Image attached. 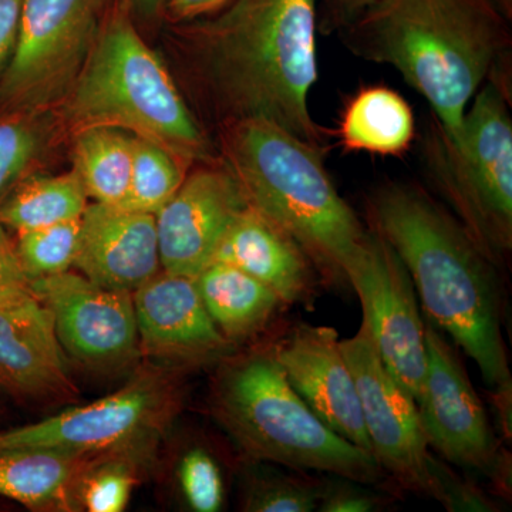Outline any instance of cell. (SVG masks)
Instances as JSON below:
<instances>
[{
	"label": "cell",
	"mask_w": 512,
	"mask_h": 512,
	"mask_svg": "<svg viewBox=\"0 0 512 512\" xmlns=\"http://www.w3.org/2000/svg\"><path fill=\"white\" fill-rule=\"evenodd\" d=\"M319 0H231L180 36L202 100L221 127L261 119L326 151L309 111L318 82Z\"/></svg>",
	"instance_id": "1"
},
{
	"label": "cell",
	"mask_w": 512,
	"mask_h": 512,
	"mask_svg": "<svg viewBox=\"0 0 512 512\" xmlns=\"http://www.w3.org/2000/svg\"><path fill=\"white\" fill-rule=\"evenodd\" d=\"M369 220L409 271L427 322L477 363L490 397L512 396L498 266L453 212L416 185L380 188Z\"/></svg>",
	"instance_id": "2"
},
{
	"label": "cell",
	"mask_w": 512,
	"mask_h": 512,
	"mask_svg": "<svg viewBox=\"0 0 512 512\" xmlns=\"http://www.w3.org/2000/svg\"><path fill=\"white\" fill-rule=\"evenodd\" d=\"M507 18L497 0H376L345 26L346 45L394 67L453 133L510 46Z\"/></svg>",
	"instance_id": "3"
},
{
	"label": "cell",
	"mask_w": 512,
	"mask_h": 512,
	"mask_svg": "<svg viewBox=\"0 0 512 512\" xmlns=\"http://www.w3.org/2000/svg\"><path fill=\"white\" fill-rule=\"evenodd\" d=\"M221 128L222 163L249 207L295 239L322 284L350 288L346 266L367 231L326 173L325 151L271 121Z\"/></svg>",
	"instance_id": "4"
},
{
	"label": "cell",
	"mask_w": 512,
	"mask_h": 512,
	"mask_svg": "<svg viewBox=\"0 0 512 512\" xmlns=\"http://www.w3.org/2000/svg\"><path fill=\"white\" fill-rule=\"evenodd\" d=\"M217 365L211 413L249 461L396 490L372 454L330 430L303 402L276 360L272 340L235 350Z\"/></svg>",
	"instance_id": "5"
},
{
	"label": "cell",
	"mask_w": 512,
	"mask_h": 512,
	"mask_svg": "<svg viewBox=\"0 0 512 512\" xmlns=\"http://www.w3.org/2000/svg\"><path fill=\"white\" fill-rule=\"evenodd\" d=\"M57 113L69 137L84 128L113 127L146 138L188 165L214 161L197 117L119 2Z\"/></svg>",
	"instance_id": "6"
},
{
	"label": "cell",
	"mask_w": 512,
	"mask_h": 512,
	"mask_svg": "<svg viewBox=\"0 0 512 512\" xmlns=\"http://www.w3.org/2000/svg\"><path fill=\"white\" fill-rule=\"evenodd\" d=\"M495 70L456 131L431 130L424 154L454 217L500 268L512 249V120Z\"/></svg>",
	"instance_id": "7"
},
{
	"label": "cell",
	"mask_w": 512,
	"mask_h": 512,
	"mask_svg": "<svg viewBox=\"0 0 512 512\" xmlns=\"http://www.w3.org/2000/svg\"><path fill=\"white\" fill-rule=\"evenodd\" d=\"M174 370L178 369L147 367L110 396L0 431V450L32 447L83 456L136 453L148 457L183 403L180 377Z\"/></svg>",
	"instance_id": "8"
},
{
	"label": "cell",
	"mask_w": 512,
	"mask_h": 512,
	"mask_svg": "<svg viewBox=\"0 0 512 512\" xmlns=\"http://www.w3.org/2000/svg\"><path fill=\"white\" fill-rule=\"evenodd\" d=\"M117 0H23L0 111L57 110Z\"/></svg>",
	"instance_id": "9"
},
{
	"label": "cell",
	"mask_w": 512,
	"mask_h": 512,
	"mask_svg": "<svg viewBox=\"0 0 512 512\" xmlns=\"http://www.w3.org/2000/svg\"><path fill=\"white\" fill-rule=\"evenodd\" d=\"M352 370L372 456L396 490L441 501L443 461L429 450L416 400L384 366L366 326L340 340Z\"/></svg>",
	"instance_id": "10"
},
{
	"label": "cell",
	"mask_w": 512,
	"mask_h": 512,
	"mask_svg": "<svg viewBox=\"0 0 512 512\" xmlns=\"http://www.w3.org/2000/svg\"><path fill=\"white\" fill-rule=\"evenodd\" d=\"M427 373L417 403L429 447L447 463L470 468L491 481L498 497L511 498V456L495 439L487 413L457 353L424 319Z\"/></svg>",
	"instance_id": "11"
},
{
	"label": "cell",
	"mask_w": 512,
	"mask_h": 512,
	"mask_svg": "<svg viewBox=\"0 0 512 512\" xmlns=\"http://www.w3.org/2000/svg\"><path fill=\"white\" fill-rule=\"evenodd\" d=\"M346 278L384 366L419 403L427 373L426 322L402 259L370 229L346 266Z\"/></svg>",
	"instance_id": "12"
},
{
	"label": "cell",
	"mask_w": 512,
	"mask_h": 512,
	"mask_svg": "<svg viewBox=\"0 0 512 512\" xmlns=\"http://www.w3.org/2000/svg\"><path fill=\"white\" fill-rule=\"evenodd\" d=\"M53 319L64 355L97 372H119L141 356L133 292L104 288L76 272L30 281Z\"/></svg>",
	"instance_id": "13"
},
{
	"label": "cell",
	"mask_w": 512,
	"mask_h": 512,
	"mask_svg": "<svg viewBox=\"0 0 512 512\" xmlns=\"http://www.w3.org/2000/svg\"><path fill=\"white\" fill-rule=\"evenodd\" d=\"M141 356L158 366L215 365L237 350L217 328L194 278L157 272L133 292Z\"/></svg>",
	"instance_id": "14"
},
{
	"label": "cell",
	"mask_w": 512,
	"mask_h": 512,
	"mask_svg": "<svg viewBox=\"0 0 512 512\" xmlns=\"http://www.w3.org/2000/svg\"><path fill=\"white\" fill-rule=\"evenodd\" d=\"M248 202L231 171L205 163L156 214L163 271L195 278L214 261L222 237Z\"/></svg>",
	"instance_id": "15"
},
{
	"label": "cell",
	"mask_w": 512,
	"mask_h": 512,
	"mask_svg": "<svg viewBox=\"0 0 512 512\" xmlns=\"http://www.w3.org/2000/svg\"><path fill=\"white\" fill-rule=\"evenodd\" d=\"M286 379L316 416L343 439L372 454L352 370L338 330L301 322L272 340Z\"/></svg>",
	"instance_id": "16"
},
{
	"label": "cell",
	"mask_w": 512,
	"mask_h": 512,
	"mask_svg": "<svg viewBox=\"0 0 512 512\" xmlns=\"http://www.w3.org/2000/svg\"><path fill=\"white\" fill-rule=\"evenodd\" d=\"M46 306L29 288L0 293V390L23 402L77 396Z\"/></svg>",
	"instance_id": "17"
},
{
	"label": "cell",
	"mask_w": 512,
	"mask_h": 512,
	"mask_svg": "<svg viewBox=\"0 0 512 512\" xmlns=\"http://www.w3.org/2000/svg\"><path fill=\"white\" fill-rule=\"evenodd\" d=\"M73 266L104 288L136 291L160 272L156 215L99 202L87 205Z\"/></svg>",
	"instance_id": "18"
},
{
	"label": "cell",
	"mask_w": 512,
	"mask_h": 512,
	"mask_svg": "<svg viewBox=\"0 0 512 512\" xmlns=\"http://www.w3.org/2000/svg\"><path fill=\"white\" fill-rule=\"evenodd\" d=\"M241 269L286 306L312 308L320 278L311 259L285 231L254 208H244L222 237L214 261Z\"/></svg>",
	"instance_id": "19"
},
{
	"label": "cell",
	"mask_w": 512,
	"mask_h": 512,
	"mask_svg": "<svg viewBox=\"0 0 512 512\" xmlns=\"http://www.w3.org/2000/svg\"><path fill=\"white\" fill-rule=\"evenodd\" d=\"M94 457L52 448L0 450V497L36 512L82 511L80 480Z\"/></svg>",
	"instance_id": "20"
},
{
	"label": "cell",
	"mask_w": 512,
	"mask_h": 512,
	"mask_svg": "<svg viewBox=\"0 0 512 512\" xmlns=\"http://www.w3.org/2000/svg\"><path fill=\"white\" fill-rule=\"evenodd\" d=\"M194 281L215 325L235 346L265 332L286 306L258 279L222 262L205 266Z\"/></svg>",
	"instance_id": "21"
},
{
	"label": "cell",
	"mask_w": 512,
	"mask_h": 512,
	"mask_svg": "<svg viewBox=\"0 0 512 512\" xmlns=\"http://www.w3.org/2000/svg\"><path fill=\"white\" fill-rule=\"evenodd\" d=\"M414 133L412 107L396 90L384 86L367 87L352 97L338 131L346 150L379 156L406 153Z\"/></svg>",
	"instance_id": "22"
},
{
	"label": "cell",
	"mask_w": 512,
	"mask_h": 512,
	"mask_svg": "<svg viewBox=\"0 0 512 512\" xmlns=\"http://www.w3.org/2000/svg\"><path fill=\"white\" fill-rule=\"evenodd\" d=\"M79 175L33 173L23 178L0 201V224L18 232L77 221L87 205Z\"/></svg>",
	"instance_id": "23"
},
{
	"label": "cell",
	"mask_w": 512,
	"mask_h": 512,
	"mask_svg": "<svg viewBox=\"0 0 512 512\" xmlns=\"http://www.w3.org/2000/svg\"><path fill=\"white\" fill-rule=\"evenodd\" d=\"M74 173L87 197L99 204H123L133 164V136L113 127H89L72 136Z\"/></svg>",
	"instance_id": "24"
},
{
	"label": "cell",
	"mask_w": 512,
	"mask_h": 512,
	"mask_svg": "<svg viewBox=\"0 0 512 512\" xmlns=\"http://www.w3.org/2000/svg\"><path fill=\"white\" fill-rule=\"evenodd\" d=\"M64 136L57 110L0 111V201L40 171Z\"/></svg>",
	"instance_id": "25"
},
{
	"label": "cell",
	"mask_w": 512,
	"mask_h": 512,
	"mask_svg": "<svg viewBox=\"0 0 512 512\" xmlns=\"http://www.w3.org/2000/svg\"><path fill=\"white\" fill-rule=\"evenodd\" d=\"M242 494V510L248 512L318 511L322 480L305 471L278 464L251 461Z\"/></svg>",
	"instance_id": "26"
},
{
	"label": "cell",
	"mask_w": 512,
	"mask_h": 512,
	"mask_svg": "<svg viewBox=\"0 0 512 512\" xmlns=\"http://www.w3.org/2000/svg\"><path fill=\"white\" fill-rule=\"evenodd\" d=\"M188 167L163 147L133 136L130 184L119 207L156 215L184 183Z\"/></svg>",
	"instance_id": "27"
},
{
	"label": "cell",
	"mask_w": 512,
	"mask_h": 512,
	"mask_svg": "<svg viewBox=\"0 0 512 512\" xmlns=\"http://www.w3.org/2000/svg\"><path fill=\"white\" fill-rule=\"evenodd\" d=\"M147 458L136 453L103 454L94 457L80 480L79 501L82 510H126L134 487L138 483V471Z\"/></svg>",
	"instance_id": "28"
},
{
	"label": "cell",
	"mask_w": 512,
	"mask_h": 512,
	"mask_svg": "<svg viewBox=\"0 0 512 512\" xmlns=\"http://www.w3.org/2000/svg\"><path fill=\"white\" fill-rule=\"evenodd\" d=\"M80 220L18 232L15 247L29 281L70 271L79 241Z\"/></svg>",
	"instance_id": "29"
},
{
	"label": "cell",
	"mask_w": 512,
	"mask_h": 512,
	"mask_svg": "<svg viewBox=\"0 0 512 512\" xmlns=\"http://www.w3.org/2000/svg\"><path fill=\"white\" fill-rule=\"evenodd\" d=\"M178 487L194 512H220L227 500V483L218 458L207 447L185 451L177 468Z\"/></svg>",
	"instance_id": "30"
},
{
	"label": "cell",
	"mask_w": 512,
	"mask_h": 512,
	"mask_svg": "<svg viewBox=\"0 0 512 512\" xmlns=\"http://www.w3.org/2000/svg\"><path fill=\"white\" fill-rule=\"evenodd\" d=\"M373 490L372 485L350 478L332 476L322 480L318 511L320 512H376L390 504L389 498Z\"/></svg>",
	"instance_id": "31"
},
{
	"label": "cell",
	"mask_w": 512,
	"mask_h": 512,
	"mask_svg": "<svg viewBox=\"0 0 512 512\" xmlns=\"http://www.w3.org/2000/svg\"><path fill=\"white\" fill-rule=\"evenodd\" d=\"M443 498L440 504L447 511H474L493 512L498 511L497 503L488 497L476 484L466 480L443 463L440 470Z\"/></svg>",
	"instance_id": "32"
},
{
	"label": "cell",
	"mask_w": 512,
	"mask_h": 512,
	"mask_svg": "<svg viewBox=\"0 0 512 512\" xmlns=\"http://www.w3.org/2000/svg\"><path fill=\"white\" fill-rule=\"evenodd\" d=\"M22 5L23 0H0V82L15 53Z\"/></svg>",
	"instance_id": "33"
},
{
	"label": "cell",
	"mask_w": 512,
	"mask_h": 512,
	"mask_svg": "<svg viewBox=\"0 0 512 512\" xmlns=\"http://www.w3.org/2000/svg\"><path fill=\"white\" fill-rule=\"evenodd\" d=\"M29 286L30 281L20 265L15 241L10 238L6 227L0 224V293Z\"/></svg>",
	"instance_id": "34"
},
{
	"label": "cell",
	"mask_w": 512,
	"mask_h": 512,
	"mask_svg": "<svg viewBox=\"0 0 512 512\" xmlns=\"http://www.w3.org/2000/svg\"><path fill=\"white\" fill-rule=\"evenodd\" d=\"M229 2L231 0H163V12L173 22L187 23L212 15Z\"/></svg>",
	"instance_id": "35"
},
{
	"label": "cell",
	"mask_w": 512,
	"mask_h": 512,
	"mask_svg": "<svg viewBox=\"0 0 512 512\" xmlns=\"http://www.w3.org/2000/svg\"><path fill=\"white\" fill-rule=\"evenodd\" d=\"M375 2L376 0H325L333 18L343 26L349 25Z\"/></svg>",
	"instance_id": "36"
},
{
	"label": "cell",
	"mask_w": 512,
	"mask_h": 512,
	"mask_svg": "<svg viewBox=\"0 0 512 512\" xmlns=\"http://www.w3.org/2000/svg\"><path fill=\"white\" fill-rule=\"evenodd\" d=\"M127 8L140 18L153 20L163 12V0H127Z\"/></svg>",
	"instance_id": "37"
},
{
	"label": "cell",
	"mask_w": 512,
	"mask_h": 512,
	"mask_svg": "<svg viewBox=\"0 0 512 512\" xmlns=\"http://www.w3.org/2000/svg\"><path fill=\"white\" fill-rule=\"evenodd\" d=\"M498 5H500V8L504 10L505 15L510 18L511 16V10H512V0H497Z\"/></svg>",
	"instance_id": "38"
}]
</instances>
